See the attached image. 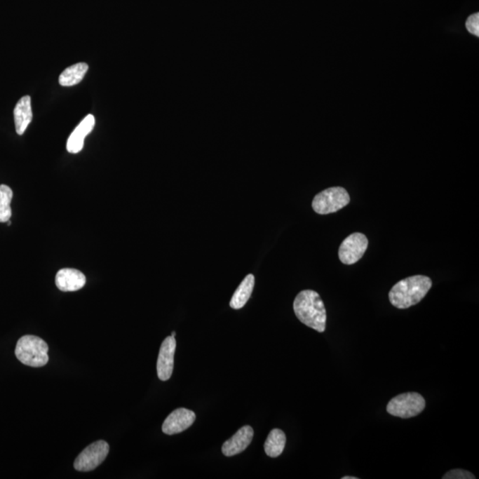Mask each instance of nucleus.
Listing matches in <instances>:
<instances>
[{
	"label": "nucleus",
	"instance_id": "6e6552de",
	"mask_svg": "<svg viewBox=\"0 0 479 479\" xmlns=\"http://www.w3.org/2000/svg\"><path fill=\"white\" fill-rule=\"evenodd\" d=\"M175 351V338L172 336L166 337L161 346L158 358H157V376L161 381H168L172 377Z\"/></svg>",
	"mask_w": 479,
	"mask_h": 479
},
{
	"label": "nucleus",
	"instance_id": "dca6fc26",
	"mask_svg": "<svg viewBox=\"0 0 479 479\" xmlns=\"http://www.w3.org/2000/svg\"><path fill=\"white\" fill-rule=\"evenodd\" d=\"M89 67L85 62L76 63L67 68L59 78V83L62 86L69 87L78 85L85 78Z\"/></svg>",
	"mask_w": 479,
	"mask_h": 479
},
{
	"label": "nucleus",
	"instance_id": "412c9836",
	"mask_svg": "<svg viewBox=\"0 0 479 479\" xmlns=\"http://www.w3.org/2000/svg\"><path fill=\"white\" fill-rule=\"evenodd\" d=\"M175 336H176V332H175V331H173V332L172 333V337H175Z\"/></svg>",
	"mask_w": 479,
	"mask_h": 479
},
{
	"label": "nucleus",
	"instance_id": "4468645a",
	"mask_svg": "<svg viewBox=\"0 0 479 479\" xmlns=\"http://www.w3.org/2000/svg\"><path fill=\"white\" fill-rule=\"evenodd\" d=\"M255 285V277L253 274H248L242 283L237 288L230 301V306L234 310L242 309L249 301Z\"/></svg>",
	"mask_w": 479,
	"mask_h": 479
},
{
	"label": "nucleus",
	"instance_id": "423d86ee",
	"mask_svg": "<svg viewBox=\"0 0 479 479\" xmlns=\"http://www.w3.org/2000/svg\"><path fill=\"white\" fill-rule=\"evenodd\" d=\"M109 453V445L106 441L95 442L76 457L74 468L78 471H91L102 464Z\"/></svg>",
	"mask_w": 479,
	"mask_h": 479
},
{
	"label": "nucleus",
	"instance_id": "0eeeda50",
	"mask_svg": "<svg viewBox=\"0 0 479 479\" xmlns=\"http://www.w3.org/2000/svg\"><path fill=\"white\" fill-rule=\"evenodd\" d=\"M368 241L365 234L353 233L341 243L338 257L344 264H353L363 257L367 249Z\"/></svg>",
	"mask_w": 479,
	"mask_h": 479
},
{
	"label": "nucleus",
	"instance_id": "a211bd4d",
	"mask_svg": "<svg viewBox=\"0 0 479 479\" xmlns=\"http://www.w3.org/2000/svg\"><path fill=\"white\" fill-rule=\"evenodd\" d=\"M473 474L464 470H453L447 472L443 477V479H475Z\"/></svg>",
	"mask_w": 479,
	"mask_h": 479
},
{
	"label": "nucleus",
	"instance_id": "7ed1b4c3",
	"mask_svg": "<svg viewBox=\"0 0 479 479\" xmlns=\"http://www.w3.org/2000/svg\"><path fill=\"white\" fill-rule=\"evenodd\" d=\"M48 346L39 337L27 335L20 338L16 344L15 356L22 364L32 367H41L48 364Z\"/></svg>",
	"mask_w": 479,
	"mask_h": 479
},
{
	"label": "nucleus",
	"instance_id": "20e7f679",
	"mask_svg": "<svg viewBox=\"0 0 479 479\" xmlns=\"http://www.w3.org/2000/svg\"><path fill=\"white\" fill-rule=\"evenodd\" d=\"M350 203V196L347 191L341 187H330L314 197L313 209L321 215L335 213L343 209Z\"/></svg>",
	"mask_w": 479,
	"mask_h": 479
},
{
	"label": "nucleus",
	"instance_id": "f3484780",
	"mask_svg": "<svg viewBox=\"0 0 479 479\" xmlns=\"http://www.w3.org/2000/svg\"><path fill=\"white\" fill-rule=\"evenodd\" d=\"M13 191L8 186L0 185V223L8 222L12 217Z\"/></svg>",
	"mask_w": 479,
	"mask_h": 479
},
{
	"label": "nucleus",
	"instance_id": "1a4fd4ad",
	"mask_svg": "<svg viewBox=\"0 0 479 479\" xmlns=\"http://www.w3.org/2000/svg\"><path fill=\"white\" fill-rule=\"evenodd\" d=\"M196 415L187 408H177L166 419L163 424V433L174 435L187 430L196 421Z\"/></svg>",
	"mask_w": 479,
	"mask_h": 479
},
{
	"label": "nucleus",
	"instance_id": "9d476101",
	"mask_svg": "<svg viewBox=\"0 0 479 479\" xmlns=\"http://www.w3.org/2000/svg\"><path fill=\"white\" fill-rule=\"evenodd\" d=\"M253 436V429L249 426V425L241 428L232 438L223 444V454L230 457L243 453L250 445Z\"/></svg>",
	"mask_w": 479,
	"mask_h": 479
},
{
	"label": "nucleus",
	"instance_id": "6ab92c4d",
	"mask_svg": "<svg viewBox=\"0 0 479 479\" xmlns=\"http://www.w3.org/2000/svg\"><path fill=\"white\" fill-rule=\"evenodd\" d=\"M466 29L472 35L479 36V13H474L467 19Z\"/></svg>",
	"mask_w": 479,
	"mask_h": 479
},
{
	"label": "nucleus",
	"instance_id": "aec40b11",
	"mask_svg": "<svg viewBox=\"0 0 479 479\" xmlns=\"http://www.w3.org/2000/svg\"><path fill=\"white\" fill-rule=\"evenodd\" d=\"M342 479H358L356 477H344Z\"/></svg>",
	"mask_w": 479,
	"mask_h": 479
},
{
	"label": "nucleus",
	"instance_id": "f8f14e48",
	"mask_svg": "<svg viewBox=\"0 0 479 479\" xmlns=\"http://www.w3.org/2000/svg\"><path fill=\"white\" fill-rule=\"evenodd\" d=\"M95 125V119L93 115H88L85 117L81 123L69 136L68 142H67V150L70 154H78L83 149V142H85L86 137L91 133L93 127Z\"/></svg>",
	"mask_w": 479,
	"mask_h": 479
},
{
	"label": "nucleus",
	"instance_id": "f257e3e1",
	"mask_svg": "<svg viewBox=\"0 0 479 479\" xmlns=\"http://www.w3.org/2000/svg\"><path fill=\"white\" fill-rule=\"evenodd\" d=\"M293 308L297 319L307 327L320 333L326 330V308L316 291H301L295 298Z\"/></svg>",
	"mask_w": 479,
	"mask_h": 479
},
{
	"label": "nucleus",
	"instance_id": "2eb2a0df",
	"mask_svg": "<svg viewBox=\"0 0 479 479\" xmlns=\"http://www.w3.org/2000/svg\"><path fill=\"white\" fill-rule=\"evenodd\" d=\"M286 445V435L280 429H274L264 443V452L269 457H280Z\"/></svg>",
	"mask_w": 479,
	"mask_h": 479
},
{
	"label": "nucleus",
	"instance_id": "f03ea898",
	"mask_svg": "<svg viewBox=\"0 0 479 479\" xmlns=\"http://www.w3.org/2000/svg\"><path fill=\"white\" fill-rule=\"evenodd\" d=\"M432 286L431 278L414 276L398 281L389 293V299L398 309H407L420 303Z\"/></svg>",
	"mask_w": 479,
	"mask_h": 479
},
{
	"label": "nucleus",
	"instance_id": "ddd939ff",
	"mask_svg": "<svg viewBox=\"0 0 479 479\" xmlns=\"http://www.w3.org/2000/svg\"><path fill=\"white\" fill-rule=\"evenodd\" d=\"M15 116V130L18 135L25 133L29 123L32 121V99L29 95L23 96L16 104L13 110Z\"/></svg>",
	"mask_w": 479,
	"mask_h": 479
},
{
	"label": "nucleus",
	"instance_id": "39448f33",
	"mask_svg": "<svg viewBox=\"0 0 479 479\" xmlns=\"http://www.w3.org/2000/svg\"><path fill=\"white\" fill-rule=\"evenodd\" d=\"M425 400L417 393L398 395L389 402L387 412L393 417L407 419L420 414L425 408Z\"/></svg>",
	"mask_w": 479,
	"mask_h": 479
},
{
	"label": "nucleus",
	"instance_id": "9b49d317",
	"mask_svg": "<svg viewBox=\"0 0 479 479\" xmlns=\"http://www.w3.org/2000/svg\"><path fill=\"white\" fill-rule=\"evenodd\" d=\"M85 274L73 268H65L56 274L57 288L63 292H73L81 290L86 285Z\"/></svg>",
	"mask_w": 479,
	"mask_h": 479
}]
</instances>
